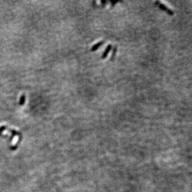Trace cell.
<instances>
[{
	"label": "cell",
	"mask_w": 192,
	"mask_h": 192,
	"mask_svg": "<svg viewBox=\"0 0 192 192\" xmlns=\"http://www.w3.org/2000/svg\"><path fill=\"white\" fill-rule=\"evenodd\" d=\"M159 8H160V9H162V10H164V11H167V13H168L169 14H170V15H173V11H172V10H170V8H168L167 6H165L164 4H162V3H159Z\"/></svg>",
	"instance_id": "1"
},
{
	"label": "cell",
	"mask_w": 192,
	"mask_h": 192,
	"mask_svg": "<svg viewBox=\"0 0 192 192\" xmlns=\"http://www.w3.org/2000/svg\"><path fill=\"white\" fill-rule=\"evenodd\" d=\"M111 48H112V45H111V44H109V45L106 47L105 50H104V52H103L102 55V58H105L106 57L108 56L109 52H110L111 50Z\"/></svg>",
	"instance_id": "2"
},
{
	"label": "cell",
	"mask_w": 192,
	"mask_h": 192,
	"mask_svg": "<svg viewBox=\"0 0 192 192\" xmlns=\"http://www.w3.org/2000/svg\"><path fill=\"white\" fill-rule=\"evenodd\" d=\"M104 43V41H100V42H99L96 43V44H95V45H94L93 46L91 47V50H92V51H95V50H97V49H98V48L100 47L101 46V45H103Z\"/></svg>",
	"instance_id": "3"
},
{
	"label": "cell",
	"mask_w": 192,
	"mask_h": 192,
	"mask_svg": "<svg viewBox=\"0 0 192 192\" xmlns=\"http://www.w3.org/2000/svg\"><path fill=\"white\" fill-rule=\"evenodd\" d=\"M24 101H25V96H24V95H23V96H22V97H21V101H20L21 105H22V104H24Z\"/></svg>",
	"instance_id": "4"
},
{
	"label": "cell",
	"mask_w": 192,
	"mask_h": 192,
	"mask_svg": "<svg viewBox=\"0 0 192 192\" xmlns=\"http://www.w3.org/2000/svg\"><path fill=\"white\" fill-rule=\"evenodd\" d=\"M117 1H114V2H112V5H113V6H114V4L116 3H117Z\"/></svg>",
	"instance_id": "5"
},
{
	"label": "cell",
	"mask_w": 192,
	"mask_h": 192,
	"mask_svg": "<svg viewBox=\"0 0 192 192\" xmlns=\"http://www.w3.org/2000/svg\"><path fill=\"white\" fill-rule=\"evenodd\" d=\"M106 3V1H101V3Z\"/></svg>",
	"instance_id": "6"
}]
</instances>
